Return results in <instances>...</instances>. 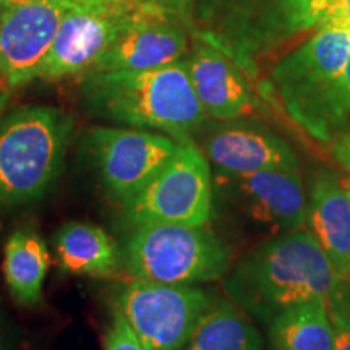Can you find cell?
<instances>
[{"mask_svg": "<svg viewBox=\"0 0 350 350\" xmlns=\"http://www.w3.org/2000/svg\"><path fill=\"white\" fill-rule=\"evenodd\" d=\"M104 350H146L143 347L142 340L131 329V326L125 321L120 313L113 312L112 323L106 334V344Z\"/></svg>", "mask_w": 350, "mask_h": 350, "instance_id": "22", "label": "cell"}, {"mask_svg": "<svg viewBox=\"0 0 350 350\" xmlns=\"http://www.w3.org/2000/svg\"><path fill=\"white\" fill-rule=\"evenodd\" d=\"M8 93H10V88H8L5 83L0 80V111H2L3 106H5V103L8 99Z\"/></svg>", "mask_w": 350, "mask_h": 350, "instance_id": "28", "label": "cell"}, {"mask_svg": "<svg viewBox=\"0 0 350 350\" xmlns=\"http://www.w3.org/2000/svg\"><path fill=\"white\" fill-rule=\"evenodd\" d=\"M306 221L331 265L350 282V195L336 175L321 170L313 177Z\"/></svg>", "mask_w": 350, "mask_h": 350, "instance_id": "15", "label": "cell"}, {"mask_svg": "<svg viewBox=\"0 0 350 350\" xmlns=\"http://www.w3.org/2000/svg\"><path fill=\"white\" fill-rule=\"evenodd\" d=\"M204 154L219 174L299 170L294 150L278 135L248 124L222 125L204 139Z\"/></svg>", "mask_w": 350, "mask_h": 350, "instance_id": "13", "label": "cell"}, {"mask_svg": "<svg viewBox=\"0 0 350 350\" xmlns=\"http://www.w3.org/2000/svg\"><path fill=\"white\" fill-rule=\"evenodd\" d=\"M217 183L245 216L274 235L300 230L306 224V196L299 170L219 174Z\"/></svg>", "mask_w": 350, "mask_h": 350, "instance_id": "12", "label": "cell"}, {"mask_svg": "<svg viewBox=\"0 0 350 350\" xmlns=\"http://www.w3.org/2000/svg\"><path fill=\"white\" fill-rule=\"evenodd\" d=\"M332 325V350H350V295L349 288L326 301Z\"/></svg>", "mask_w": 350, "mask_h": 350, "instance_id": "21", "label": "cell"}, {"mask_svg": "<svg viewBox=\"0 0 350 350\" xmlns=\"http://www.w3.org/2000/svg\"><path fill=\"white\" fill-rule=\"evenodd\" d=\"M185 65L206 116L217 120H232L250 116L256 109L243 73L226 52L213 44H196Z\"/></svg>", "mask_w": 350, "mask_h": 350, "instance_id": "14", "label": "cell"}, {"mask_svg": "<svg viewBox=\"0 0 350 350\" xmlns=\"http://www.w3.org/2000/svg\"><path fill=\"white\" fill-rule=\"evenodd\" d=\"M183 21L174 13L139 3L90 72L150 70L180 62L188 47Z\"/></svg>", "mask_w": 350, "mask_h": 350, "instance_id": "10", "label": "cell"}, {"mask_svg": "<svg viewBox=\"0 0 350 350\" xmlns=\"http://www.w3.org/2000/svg\"><path fill=\"white\" fill-rule=\"evenodd\" d=\"M332 0H282L284 15L292 31L321 25Z\"/></svg>", "mask_w": 350, "mask_h": 350, "instance_id": "20", "label": "cell"}, {"mask_svg": "<svg viewBox=\"0 0 350 350\" xmlns=\"http://www.w3.org/2000/svg\"><path fill=\"white\" fill-rule=\"evenodd\" d=\"M130 227L148 224L204 226L213 214V177L206 156L182 139L174 156L135 195L122 201Z\"/></svg>", "mask_w": 350, "mask_h": 350, "instance_id": "6", "label": "cell"}, {"mask_svg": "<svg viewBox=\"0 0 350 350\" xmlns=\"http://www.w3.org/2000/svg\"><path fill=\"white\" fill-rule=\"evenodd\" d=\"M319 28H338L350 33V0H332Z\"/></svg>", "mask_w": 350, "mask_h": 350, "instance_id": "24", "label": "cell"}, {"mask_svg": "<svg viewBox=\"0 0 350 350\" xmlns=\"http://www.w3.org/2000/svg\"><path fill=\"white\" fill-rule=\"evenodd\" d=\"M0 350H7L5 347H3V344H2V342H0Z\"/></svg>", "mask_w": 350, "mask_h": 350, "instance_id": "31", "label": "cell"}, {"mask_svg": "<svg viewBox=\"0 0 350 350\" xmlns=\"http://www.w3.org/2000/svg\"><path fill=\"white\" fill-rule=\"evenodd\" d=\"M20 2V0H0V10H3V8L7 7H12L13 3Z\"/></svg>", "mask_w": 350, "mask_h": 350, "instance_id": "29", "label": "cell"}, {"mask_svg": "<svg viewBox=\"0 0 350 350\" xmlns=\"http://www.w3.org/2000/svg\"><path fill=\"white\" fill-rule=\"evenodd\" d=\"M178 139L144 130L91 126L83 137L88 159L117 201L143 188L177 150Z\"/></svg>", "mask_w": 350, "mask_h": 350, "instance_id": "8", "label": "cell"}, {"mask_svg": "<svg viewBox=\"0 0 350 350\" xmlns=\"http://www.w3.org/2000/svg\"><path fill=\"white\" fill-rule=\"evenodd\" d=\"M55 252L60 268L77 275H106L119 261L111 235L88 222L65 224L55 235Z\"/></svg>", "mask_w": 350, "mask_h": 350, "instance_id": "16", "label": "cell"}, {"mask_svg": "<svg viewBox=\"0 0 350 350\" xmlns=\"http://www.w3.org/2000/svg\"><path fill=\"white\" fill-rule=\"evenodd\" d=\"M342 185H344L345 190H347V193L350 195V180H344V182H342Z\"/></svg>", "mask_w": 350, "mask_h": 350, "instance_id": "30", "label": "cell"}, {"mask_svg": "<svg viewBox=\"0 0 350 350\" xmlns=\"http://www.w3.org/2000/svg\"><path fill=\"white\" fill-rule=\"evenodd\" d=\"M83 106L91 116L135 129H152L174 139H190L206 113L185 60L150 70L88 72L81 75Z\"/></svg>", "mask_w": 350, "mask_h": 350, "instance_id": "2", "label": "cell"}, {"mask_svg": "<svg viewBox=\"0 0 350 350\" xmlns=\"http://www.w3.org/2000/svg\"><path fill=\"white\" fill-rule=\"evenodd\" d=\"M350 49V33L319 28L273 70V85L297 125L321 142L334 137V96Z\"/></svg>", "mask_w": 350, "mask_h": 350, "instance_id": "4", "label": "cell"}, {"mask_svg": "<svg viewBox=\"0 0 350 350\" xmlns=\"http://www.w3.org/2000/svg\"><path fill=\"white\" fill-rule=\"evenodd\" d=\"M124 260L133 279L177 286L217 281L230 269V250L204 226L135 227Z\"/></svg>", "mask_w": 350, "mask_h": 350, "instance_id": "5", "label": "cell"}, {"mask_svg": "<svg viewBox=\"0 0 350 350\" xmlns=\"http://www.w3.org/2000/svg\"><path fill=\"white\" fill-rule=\"evenodd\" d=\"M67 8H109L122 10L138 5L137 0H59Z\"/></svg>", "mask_w": 350, "mask_h": 350, "instance_id": "25", "label": "cell"}, {"mask_svg": "<svg viewBox=\"0 0 350 350\" xmlns=\"http://www.w3.org/2000/svg\"><path fill=\"white\" fill-rule=\"evenodd\" d=\"M65 12L59 0H20L0 10V80L10 90L38 78Z\"/></svg>", "mask_w": 350, "mask_h": 350, "instance_id": "9", "label": "cell"}, {"mask_svg": "<svg viewBox=\"0 0 350 350\" xmlns=\"http://www.w3.org/2000/svg\"><path fill=\"white\" fill-rule=\"evenodd\" d=\"M49 268V252L36 230L23 227L15 230L5 245V281L13 299L23 306L38 305L42 299V284Z\"/></svg>", "mask_w": 350, "mask_h": 350, "instance_id": "17", "label": "cell"}, {"mask_svg": "<svg viewBox=\"0 0 350 350\" xmlns=\"http://www.w3.org/2000/svg\"><path fill=\"white\" fill-rule=\"evenodd\" d=\"M137 2L143 3V5H150L159 8V10L174 13V15L187 20L188 15H190L193 0H137Z\"/></svg>", "mask_w": 350, "mask_h": 350, "instance_id": "26", "label": "cell"}, {"mask_svg": "<svg viewBox=\"0 0 350 350\" xmlns=\"http://www.w3.org/2000/svg\"><path fill=\"white\" fill-rule=\"evenodd\" d=\"M182 350H262L255 325L237 305L214 304Z\"/></svg>", "mask_w": 350, "mask_h": 350, "instance_id": "19", "label": "cell"}, {"mask_svg": "<svg viewBox=\"0 0 350 350\" xmlns=\"http://www.w3.org/2000/svg\"><path fill=\"white\" fill-rule=\"evenodd\" d=\"M135 7L122 10L67 8L38 78L54 81L90 72L109 49Z\"/></svg>", "mask_w": 350, "mask_h": 350, "instance_id": "11", "label": "cell"}, {"mask_svg": "<svg viewBox=\"0 0 350 350\" xmlns=\"http://www.w3.org/2000/svg\"><path fill=\"white\" fill-rule=\"evenodd\" d=\"M332 157L336 159L340 167L345 172L350 174V133H342L338 138H334L331 146Z\"/></svg>", "mask_w": 350, "mask_h": 350, "instance_id": "27", "label": "cell"}, {"mask_svg": "<svg viewBox=\"0 0 350 350\" xmlns=\"http://www.w3.org/2000/svg\"><path fill=\"white\" fill-rule=\"evenodd\" d=\"M332 339L326 300L294 305L269 321V340L274 350H332Z\"/></svg>", "mask_w": 350, "mask_h": 350, "instance_id": "18", "label": "cell"}, {"mask_svg": "<svg viewBox=\"0 0 350 350\" xmlns=\"http://www.w3.org/2000/svg\"><path fill=\"white\" fill-rule=\"evenodd\" d=\"M73 119L51 106H25L0 120V208L42 198L64 169Z\"/></svg>", "mask_w": 350, "mask_h": 350, "instance_id": "3", "label": "cell"}, {"mask_svg": "<svg viewBox=\"0 0 350 350\" xmlns=\"http://www.w3.org/2000/svg\"><path fill=\"white\" fill-rule=\"evenodd\" d=\"M350 116V49L334 96V122L339 126Z\"/></svg>", "mask_w": 350, "mask_h": 350, "instance_id": "23", "label": "cell"}, {"mask_svg": "<svg viewBox=\"0 0 350 350\" xmlns=\"http://www.w3.org/2000/svg\"><path fill=\"white\" fill-rule=\"evenodd\" d=\"M230 300L260 321L310 300H329L347 287L310 230L278 235L235 266L224 282Z\"/></svg>", "mask_w": 350, "mask_h": 350, "instance_id": "1", "label": "cell"}, {"mask_svg": "<svg viewBox=\"0 0 350 350\" xmlns=\"http://www.w3.org/2000/svg\"><path fill=\"white\" fill-rule=\"evenodd\" d=\"M214 304L203 288L133 279L117 292L116 312L146 350H182Z\"/></svg>", "mask_w": 350, "mask_h": 350, "instance_id": "7", "label": "cell"}]
</instances>
